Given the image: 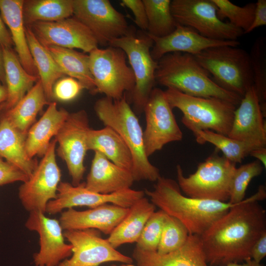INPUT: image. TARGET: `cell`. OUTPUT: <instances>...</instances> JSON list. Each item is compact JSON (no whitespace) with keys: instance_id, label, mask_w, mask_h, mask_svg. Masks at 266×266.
<instances>
[{"instance_id":"obj_43","label":"cell","mask_w":266,"mask_h":266,"mask_svg":"<svg viewBox=\"0 0 266 266\" xmlns=\"http://www.w3.org/2000/svg\"><path fill=\"white\" fill-rule=\"evenodd\" d=\"M122 6L130 9L134 16V22L142 31H147V19L145 7L142 0H122Z\"/></svg>"},{"instance_id":"obj_38","label":"cell","mask_w":266,"mask_h":266,"mask_svg":"<svg viewBox=\"0 0 266 266\" xmlns=\"http://www.w3.org/2000/svg\"><path fill=\"white\" fill-rule=\"evenodd\" d=\"M189 233L175 217L166 215L157 252L164 254L175 251L186 242Z\"/></svg>"},{"instance_id":"obj_29","label":"cell","mask_w":266,"mask_h":266,"mask_svg":"<svg viewBox=\"0 0 266 266\" xmlns=\"http://www.w3.org/2000/svg\"><path fill=\"white\" fill-rule=\"evenodd\" d=\"M156 206L145 196L130 208L126 216L114 229L107 239L117 249L121 245L136 242L148 219Z\"/></svg>"},{"instance_id":"obj_47","label":"cell","mask_w":266,"mask_h":266,"mask_svg":"<svg viewBox=\"0 0 266 266\" xmlns=\"http://www.w3.org/2000/svg\"><path fill=\"white\" fill-rule=\"evenodd\" d=\"M252 157L256 158L261 164H263L264 167H266V147H261L256 148L249 154Z\"/></svg>"},{"instance_id":"obj_14","label":"cell","mask_w":266,"mask_h":266,"mask_svg":"<svg viewBox=\"0 0 266 266\" xmlns=\"http://www.w3.org/2000/svg\"><path fill=\"white\" fill-rule=\"evenodd\" d=\"M84 110L69 113L55 136L58 144V155L66 163L71 178V184L81 183L85 171L84 161L87 151L88 133L90 130Z\"/></svg>"},{"instance_id":"obj_46","label":"cell","mask_w":266,"mask_h":266,"mask_svg":"<svg viewBox=\"0 0 266 266\" xmlns=\"http://www.w3.org/2000/svg\"><path fill=\"white\" fill-rule=\"evenodd\" d=\"M0 45L12 48L13 43L9 31L6 28L5 25L0 15Z\"/></svg>"},{"instance_id":"obj_33","label":"cell","mask_w":266,"mask_h":266,"mask_svg":"<svg viewBox=\"0 0 266 266\" xmlns=\"http://www.w3.org/2000/svg\"><path fill=\"white\" fill-rule=\"evenodd\" d=\"M26 26L37 22H54L73 16V0H24Z\"/></svg>"},{"instance_id":"obj_8","label":"cell","mask_w":266,"mask_h":266,"mask_svg":"<svg viewBox=\"0 0 266 266\" xmlns=\"http://www.w3.org/2000/svg\"><path fill=\"white\" fill-rule=\"evenodd\" d=\"M109 46L118 47L125 53L133 71L135 85L130 94L135 110L143 112L144 106L156 83L155 72L158 61L153 59L151 50L153 41L146 33L128 34L111 41Z\"/></svg>"},{"instance_id":"obj_3","label":"cell","mask_w":266,"mask_h":266,"mask_svg":"<svg viewBox=\"0 0 266 266\" xmlns=\"http://www.w3.org/2000/svg\"><path fill=\"white\" fill-rule=\"evenodd\" d=\"M208 72L194 55L171 52L158 61L156 83L186 95L203 98H216L238 106L242 98L218 86Z\"/></svg>"},{"instance_id":"obj_36","label":"cell","mask_w":266,"mask_h":266,"mask_svg":"<svg viewBox=\"0 0 266 266\" xmlns=\"http://www.w3.org/2000/svg\"><path fill=\"white\" fill-rule=\"evenodd\" d=\"M249 54L253 77V86L256 91L264 116L266 113V38L258 37Z\"/></svg>"},{"instance_id":"obj_15","label":"cell","mask_w":266,"mask_h":266,"mask_svg":"<svg viewBox=\"0 0 266 266\" xmlns=\"http://www.w3.org/2000/svg\"><path fill=\"white\" fill-rule=\"evenodd\" d=\"M64 235L72 246V254L57 266H98L106 262L131 264L133 262L102 238L97 230H65Z\"/></svg>"},{"instance_id":"obj_2","label":"cell","mask_w":266,"mask_h":266,"mask_svg":"<svg viewBox=\"0 0 266 266\" xmlns=\"http://www.w3.org/2000/svg\"><path fill=\"white\" fill-rule=\"evenodd\" d=\"M156 182L153 190L145 189V195L156 207L180 221L189 234L200 235L235 204L184 196L177 182L171 178L161 176Z\"/></svg>"},{"instance_id":"obj_52","label":"cell","mask_w":266,"mask_h":266,"mask_svg":"<svg viewBox=\"0 0 266 266\" xmlns=\"http://www.w3.org/2000/svg\"><path fill=\"white\" fill-rule=\"evenodd\" d=\"M111 266H135L132 265V264H123L122 265H112Z\"/></svg>"},{"instance_id":"obj_4","label":"cell","mask_w":266,"mask_h":266,"mask_svg":"<svg viewBox=\"0 0 266 266\" xmlns=\"http://www.w3.org/2000/svg\"><path fill=\"white\" fill-rule=\"evenodd\" d=\"M94 109L105 126L115 130L129 148L133 159L132 173L134 181L156 182L161 176L159 170L145 154L143 132L125 97L117 100L106 97L100 99Z\"/></svg>"},{"instance_id":"obj_9","label":"cell","mask_w":266,"mask_h":266,"mask_svg":"<svg viewBox=\"0 0 266 266\" xmlns=\"http://www.w3.org/2000/svg\"><path fill=\"white\" fill-rule=\"evenodd\" d=\"M89 58L96 94L117 100L123 98L125 93L132 92L135 78L123 50L110 46L104 49L97 47L89 53Z\"/></svg>"},{"instance_id":"obj_12","label":"cell","mask_w":266,"mask_h":266,"mask_svg":"<svg viewBox=\"0 0 266 266\" xmlns=\"http://www.w3.org/2000/svg\"><path fill=\"white\" fill-rule=\"evenodd\" d=\"M54 138L28 180L20 186L18 196L24 208L29 212L45 213L47 203L56 198L61 172L56 160Z\"/></svg>"},{"instance_id":"obj_6","label":"cell","mask_w":266,"mask_h":266,"mask_svg":"<svg viewBox=\"0 0 266 266\" xmlns=\"http://www.w3.org/2000/svg\"><path fill=\"white\" fill-rule=\"evenodd\" d=\"M199 63L224 89L243 97L253 85L249 54L230 46L207 48L194 56Z\"/></svg>"},{"instance_id":"obj_1","label":"cell","mask_w":266,"mask_h":266,"mask_svg":"<svg viewBox=\"0 0 266 266\" xmlns=\"http://www.w3.org/2000/svg\"><path fill=\"white\" fill-rule=\"evenodd\" d=\"M259 186L252 196L231 207L200 235L207 264L224 266L250 258L253 244L266 232V211L259 201L266 199Z\"/></svg>"},{"instance_id":"obj_39","label":"cell","mask_w":266,"mask_h":266,"mask_svg":"<svg viewBox=\"0 0 266 266\" xmlns=\"http://www.w3.org/2000/svg\"><path fill=\"white\" fill-rule=\"evenodd\" d=\"M264 168L258 160L236 168L231 181L229 202L236 204L243 201L250 181L253 178L261 174Z\"/></svg>"},{"instance_id":"obj_18","label":"cell","mask_w":266,"mask_h":266,"mask_svg":"<svg viewBox=\"0 0 266 266\" xmlns=\"http://www.w3.org/2000/svg\"><path fill=\"white\" fill-rule=\"evenodd\" d=\"M28 26L44 46L79 49L90 53L98 47L90 30L73 16L54 22H37Z\"/></svg>"},{"instance_id":"obj_40","label":"cell","mask_w":266,"mask_h":266,"mask_svg":"<svg viewBox=\"0 0 266 266\" xmlns=\"http://www.w3.org/2000/svg\"><path fill=\"white\" fill-rule=\"evenodd\" d=\"M166 215L160 209L151 214L136 242V247L144 251H157Z\"/></svg>"},{"instance_id":"obj_34","label":"cell","mask_w":266,"mask_h":266,"mask_svg":"<svg viewBox=\"0 0 266 266\" xmlns=\"http://www.w3.org/2000/svg\"><path fill=\"white\" fill-rule=\"evenodd\" d=\"M191 131L198 143H211L217 149L221 150L227 159L235 164L241 163L251 151L262 147L253 143L234 139L210 130L195 129Z\"/></svg>"},{"instance_id":"obj_5","label":"cell","mask_w":266,"mask_h":266,"mask_svg":"<svg viewBox=\"0 0 266 266\" xmlns=\"http://www.w3.org/2000/svg\"><path fill=\"white\" fill-rule=\"evenodd\" d=\"M164 92L171 108L183 113L181 121L188 129L210 130L228 136L235 105L219 98L187 95L171 88Z\"/></svg>"},{"instance_id":"obj_21","label":"cell","mask_w":266,"mask_h":266,"mask_svg":"<svg viewBox=\"0 0 266 266\" xmlns=\"http://www.w3.org/2000/svg\"><path fill=\"white\" fill-rule=\"evenodd\" d=\"M129 211V208L111 203L84 211L70 208L62 212L59 221L64 231L92 229L109 235Z\"/></svg>"},{"instance_id":"obj_49","label":"cell","mask_w":266,"mask_h":266,"mask_svg":"<svg viewBox=\"0 0 266 266\" xmlns=\"http://www.w3.org/2000/svg\"><path fill=\"white\" fill-rule=\"evenodd\" d=\"M225 266H263L261 263H257L251 258L247 259L243 264H240L238 263H231L228 264Z\"/></svg>"},{"instance_id":"obj_11","label":"cell","mask_w":266,"mask_h":266,"mask_svg":"<svg viewBox=\"0 0 266 266\" xmlns=\"http://www.w3.org/2000/svg\"><path fill=\"white\" fill-rule=\"evenodd\" d=\"M146 127L143 142L148 158L168 143L181 141L179 128L164 91L154 88L143 109Z\"/></svg>"},{"instance_id":"obj_25","label":"cell","mask_w":266,"mask_h":266,"mask_svg":"<svg viewBox=\"0 0 266 266\" xmlns=\"http://www.w3.org/2000/svg\"><path fill=\"white\" fill-rule=\"evenodd\" d=\"M23 3L24 0H0V15L9 29L22 66L30 74L38 76L27 41L23 13Z\"/></svg>"},{"instance_id":"obj_50","label":"cell","mask_w":266,"mask_h":266,"mask_svg":"<svg viewBox=\"0 0 266 266\" xmlns=\"http://www.w3.org/2000/svg\"><path fill=\"white\" fill-rule=\"evenodd\" d=\"M7 97L6 86L0 82V104L5 102Z\"/></svg>"},{"instance_id":"obj_13","label":"cell","mask_w":266,"mask_h":266,"mask_svg":"<svg viewBox=\"0 0 266 266\" xmlns=\"http://www.w3.org/2000/svg\"><path fill=\"white\" fill-rule=\"evenodd\" d=\"M73 16L90 30L99 45H108L133 31L125 16L108 0H73Z\"/></svg>"},{"instance_id":"obj_10","label":"cell","mask_w":266,"mask_h":266,"mask_svg":"<svg viewBox=\"0 0 266 266\" xmlns=\"http://www.w3.org/2000/svg\"><path fill=\"white\" fill-rule=\"evenodd\" d=\"M170 9L178 24L190 27L205 37L237 40L244 33L219 18L218 8L212 0H172Z\"/></svg>"},{"instance_id":"obj_48","label":"cell","mask_w":266,"mask_h":266,"mask_svg":"<svg viewBox=\"0 0 266 266\" xmlns=\"http://www.w3.org/2000/svg\"><path fill=\"white\" fill-rule=\"evenodd\" d=\"M0 82L5 85V73L2 49L0 45Z\"/></svg>"},{"instance_id":"obj_44","label":"cell","mask_w":266,"mask_h":266,"mask_svg":"<svg viewBox=\"0 0 266 266\" xmlns=\"http://www.w3.org/2000/svg\"><path fill=\"white\" fill-rule=\"evenodd\" d=\"M255 3L254 19L252 25L245 33H249L259 27L266 25V0H258Z\"/></svg>"},{"instance_id":"obj_37","label":"cell","mask_w":266,"mask_h":266,"mask_svg":"<svg viewBox=\"0 0 266 266\" xmlns=\"http://www.w3.org/2000/svg\"><path fill=\"white\" fill-rule=\"evenodd\" d=\"M218 8L217 14L221 20L229 19L231 24L245 33L252 24L256 3L249 2L243 6L236 5L229 0H212Z\"/></svg>"},{"instance_id":"obj_20","label":"cell","mask_w":266,"mask_h":266,"mask_svg":"<svg viewBox=\"0 0 266 266\" xmlns=\"http://www.w3.org/2000/svg\"><path fill=\"white\" fill-rule=\"evenodd\" d=\"M153 41L151 54L156 61L165 55L171 52H182L196 55L211 47L230 46L237 47V40H220L205 37L193 29L178 24L169 35L157 37L148 35Z\"/></svg>"},{"instance_id":"obj_22","label":"cell","mask_w":266,"mask_h":266,"mask_svg":"<svg viewBox=\"0 0 266 266\" xmlns=\"http://www.w3.org/2000/svg\"><path fill=\"white\" fill-rule=\"evenodd\" d=\"M133 259L137 266H208L200 235L189 234L181 247L171 252L161 254L135 247Z\"/></svg>"},{"instance_id":"obj_35","label":"cell","mask_w":266,"mask_h":266,"mask_svg":"<svg viewBox=\"0 0 266 266\" xmlns=\"http://www.w3.org/2000/svg\"><path fill=\"white\" fill-rule=\"evenodd\" d=\"M147 19L146 33L150 36L163 37L172 33L178 23L170 9V0H142Z\"/></svg>"},{"instance_id":"obj_17","label":"cell","mask_w":266,"mask_h":266,"mask_svg":"<svg viewBox=\"0 0 266 266\" xmlns=\"http://www.w3.org/2000/svg\"><path fill=\"white\" fill-rule=\"evenodd\" d=\"M25 226L39 235V250L33 255L34 266H57L71 256L72 246L66 243L59 220L34 211L30 212Z\"/></svg>"},{"instance_id":"obj_7","label":"cell","mask_w":266,"mask_h":266,"mask_svg":"<svg viewBox=\"0 0 266 266\" xmlns=\"http://www.w3.org/2000/svg\"><path fill=\"white\" fill-rule=\"evenodd\" d=\"M236 168V164L215 153L200 163L197 170L187 177L178 165L177 182L186 196L229 202L231 181Z\"/></svg>"},{"instance_id":"obj_27","label":"cell","mask_w":266,"mask_h":266,"mask_svg":"<svg viewBox=\"0 0 266 266\" xmlns=\"http://www.w3.org/2000/svg\"><path fill=\"white\" fill-rule=\"evenodd\" d=\"M1 47L7 91V97L4 102L3 111H6L13 108L39 78L38 76L30 74L25 69L12 48Z\"/></svg>"},{"instance_id":"obj_42","label":"cell","mask_w":266,"mask_h":266,"mask_svg":"<svg viewBox=\"0 0 266 266\" xmlns=\"http://www.w3.org/2000/svg\"><path fill=\"white\" fill-rule=\"evenodd\" d=\"M29 177L20 169L0 157V186L17 181L24 182Z\"/></svg>"},{"instance_id":"obj_28","label":"cell","mask_w":266,"mask_h":266,"mask_svg":"<svg viewBox=\"0 0 266 266\" xmlns=\"http://www.w3.org/2000/svg\"><path fill=\"white\" fill-rule=\"evenodd\" d=\"M87 146L88 150L102 153L114 164L132 172V153L121 137L111 128L105 126L100 130L91 128L88 133Z\"/></svg>"},{"instance_id":"obj_31","label":"cell","mask_w":266,"mask_h":266,"mask_svg":"<svg viewBox=\"0 0 266 266\" xmlns=\"http://www.w3.org/2000/svg\"><path fill=\"white\" fill-rule=\"evenodd\" d=\"M46 47L66 75L75 79L84 89L96 94L95 84L89 68V55L73 49Z\"/></svg>"},{"instance_id":"obj_26","label":"cell","mask_w":266,"mask_h":266,"mask_svg":"<svg viewBox=\"0 0 266 266\" xmlns=\"http://www.w3.org/2000/svg\"><path fill=\"white\" fill-rule=\"evenodd\" d=\"M27 134L14 127L2 114L0 118V157L16 166L30 177L38 162L28 155Z\"/></svg>"},{"instance_id":"obj_51","label":"cell","mask_w":266,"mask_h":266,"mask_svg":"<svg viewBox=\"0 0 266 266\" xmlns=\"http://www.w3.org/2000/svg\"><path fill=\"white\" fill-rule=\"evenodd\" d=\"M3 108H4V102H3L1 104H0V118L1 115L2 114Z\"/></svg>"},{"instance_id":"obj_19","label":"cell","mask_w":266,"mask_h":266,"mask_svg":"<svg viewBox=\"0 0 266 266\" xmlns=\"http://www.w3.org/2000/svg\"><path fill=\"white\" fill-rule=\"evenodd\" d=\"M264 117L253 85L247 90L238 107L234 110L232 127L228 136L266 147Z\"/></svg>"},{"instance_id":"obj_41","label":"cell","mask_w":266,"mask_h":266,"mask_svg":"<svg viewBox=\"0 0 266 266\" xmlns=\"http://www.w3.org/2000/svg\"><path fill=\"white\" fill-rule=\"evenodd\" d=\"M84 89L82 85L75 79L65 76L54 84L52 98L61 101H69L77 97Z\"/></svg>"},{"instance_id":"obj_30","label":"cell","mask_w":266,"mask_h":266,"mask_svg":"<svg viewBox=\"0 0 266 266\" xmlns=\"http://www.w3.org/2000/svg\"><path fill=\"white\" fill-rule=\"evenodd\" d=\"M49 103L39 79L13 108L6 111H2V114L16 129L27 133L35 123L38 113L45 104Z\"/></svg>"},{"instance_id":"obj_32","label":"cell","mask_w":266,"mask_h":266,"mask_svg":"<svg viewBox=\"0 0 266 266\" xmlns=\"http://www.w3.org/2000/svg\"><path fill=\"white\" fill-rule=\"evenodd\" d=\"M26 33L29 49L36 68L47 100L52 99L55 82L65 76L62 69L48 51L36 38L31 29L26 26Z\"/></svg>"},{"instance_id":"obj_16","label":"cell","mask_w":266,"mask_h":266,"mask_svg":"<svg viewBox=\"0 0 266 266\" xmlns=\"http://www.w3.org/2000/svg\"><path fill=\"white\" fill-rule=\"evenodd\" d=\"M145 196L144 192L131 188L109 194H102L88 190L85 182L73 186L66 182H60L56 197L47 204L45 213L55 214L65 209L76 206L90 208L111 203L125 208H130L137 200Z\"/></svg>"},{"instance_id":"obj_45","label":"cell","mask_w":266,"mask_h":266,"mask_svg":"<svg viewBox=\"0 0 266 266\" xmlns=\"http://www.w3.org/2000/svg\"><path fill=\"white\" fill-rule=\"evenodd\" d=\"M266 256V232L264 233L253 244L250 251V258L257 263H261Z\"/></svg>"},{"instance_id":"obj_23","label":"cell","mask_w":266,"mask_h":266,"mask_svg":"<svg viewBox=\"0 0 266 266\" xmlns=\"http://www.w3.org/2000/svg\"><path fill=\"white\" fill-rule=\"evenodd\" d=\"M134 182L132 172L95 151L85 185L88 190L109 194L131 188Z\"/></svg>"},{"instance_id":"obj_24","label":"cell","mask_w":266,"mask_h":266,"mask_svg":"<svg viewBox=\"0 0 266 266\" xmlns=\"http://www.w3.org/2000/svg\"><path fill=\"white\" fill-rule=\"evenodd\" d=\"M69 113L63 108L58 109L56 102L49 103L41 117L28 131L26 148L30 158L44 155L52 137L57 134Z\"/></svg>"}]
</instances>
